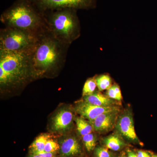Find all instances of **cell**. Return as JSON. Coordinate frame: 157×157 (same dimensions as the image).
<instances>
[{
    "label": "cell",
    "mask_w": 157,
    "mask_h": 157,
    "mask_svg": "<svg viewBox=\"0 0 157 157\" xmlns=\"http://www.w3.org/2000/svg\"><path fill=\"white\" fill-rule=\"evenodd\" d=\"M137 157V155L133 152L132 151H128V157Z\"/></svg>",
    "instance_id": "24"
},
{
    "label": "cell",
    "mask_w": 157,
    "mask_h": 157,
    "mask_svg": "<svg viewBox=\"0 0 157 157\" xmlns=\"http://www.w3.org/2000/svg\"><path fill=\"white\" fill-rule=\"evenodd\" d=\"M118 111H110L98 116L92 123L94 129L99 132H106L111 130L116 122Z\"/></svg>",
    "instance_id": "9"
},
{
    "label": "cell",
    "mask_w": 157,
    "mask_h": 157,
    "mask_svg": "<svg viewBox=\"0 0 157 157\" xmlns=\"http://www.w3.org/2000/svg\"><path fill=\"white\" fill-rule=\"evenodd\" d=\"M35 77L31 54L0 49V84L2 87L23 85Z\"/></svg>",
    "instance_id": "3"
},
{
    "label": "cell",
    "mask_w": 157,
    "mask_h": 157,
    "mask_svg": "<svg viewBox=\"0 0 157 157\" xmlns=\"http://www.w3.org/2000/svg\"><path fill=\"white\" fill-rule=\"evenodd\" d=\"M136 155L137 157H151L148 152L144 151H138Z\"/></svg>",
    "instance_id": "23"
},
{
    "label": "cell",
    "mask_w": 157,
    "mask_h": 157,
    "mask_svg": "<svg viewBox=\"0 0 157 157\" xmlns=\"http://www.w3.org/2000/svg\"><path fill=\"white\" fill-rule=\"evenodd\" d=\"M76 124L77 131L82 136L91 133L94 129L92 125L82 117L76 118Z\"/></svg>",
    "instance_id": "15"
},
{
    "label": "cell",
    "mask_w": 157,
    "mask_h": 157,
    "mask_svg": "<svg viewBox=\"0 0 157 157\" xmlns=\"http://www.w3.org/2000/svg\"><path fill=\"white\" fill-rule=\"evenodd\" d=\"M119 157H126V156L125 155L122 154Z\"/></svg>",
    "instance_id": "26"
},
{
    "label": "cell",
    "mask_w": 157,
    "mask_h": 157,
    "mask_svg": "<svg viewBox=\"0 0 157 157\" xmlns=\"http://www.w3.org/2000/svg\"><path fill=\"white\" fill-rule=\"evenodd\" d=\"M107 97L116 101H120L122 99L120 88L117 84L112 85L107 90Z\"/></svg>",
    "instance_id": "18"
},
{
    "label": "cell",
    "mask_w": 157,
    "mask_h": 157,
    "mask_svg": "<svg viewBox=\"0 0 157 157\" xmlns=\"http://www.w3.org/2000/svg\"><path fill=\"white\" fill-rule=\"evenodd\" d=\"M70 45L56 38L48 29L40 34L31 54L35 77L58 70L65 63Z\"/></svg>",
    "instance_id": "1"
},
{
    "label": "cell",
    "mask_w": 157,
    "mask_h": 157,
    "mask_svg": "<svg viewBox=\"0 0 157 157\" xmlns=\"http://www.w3.org/2000/svg\"><path fill=\"white\" fill-rule=\"evenodd\" d=\"M97 87L100 91L107 90L112 85V80L108 74H102L96 76Z\"/></svg>",
    "instance_id": "16"
},
{
    "label": "cell",
    "mask_w": 157,
    "mask_h": 157,
    "mask_svg": "<svg viewBox=\"0 0 157 157\" xmlns=\"http://www.w3.org/2000/svg\"><path fill=\"white\" fill-rule=\"evenodd\" d=\"M151 157H157V155H153L151 156Z\"/></svg>",
    "instance_id": "27"
},
{
    "label": "cell",
    "mask_w": 157,
    "mask_h": 157,
    "mask_svg": "<svg viewBox=\"0 0 157 157\" xmlns=\"http://www.w3.org/2000/svg\"><path fill=\"white\" fill-rule=\"evenodd\" d=\"M61 151L62 155L65 156H71L80 153L81 148L76 139L70 137L65 139L62 142Z\"/></svg>",
    "instance_id": "12"
},
{
    "label": "cell",
    "mask_w": 157,
    "mask_h": 157,
    "mask_svg": "<svg viewBox=\"0 0 157 157\" xmlns=\"http://www.w3.org/2000/svg\"><path fill=\"white\" fill-rule=\"evenodd\" d=\"M76 110L78 114L81 116L82 117L87 119L90 122L92 123L98 116L102 113L119 110V109L116 106L99 107L88 104L83 101L76 105Z\"/></svg>",
    "instance_id": "8"
},
{
    "label": "cell",
    "mask_w": 157,
    "mask_h": 157,
    "mask_svg": "<svg viewBox=\"0 0 157 157\" xmlns=\"http://www.w3.org/2000/svg\"><path fill=\"white\" fill-rule=\"evenodd\" d=\"M95 153L97 157H111L108 150L104 147H97L96 149Z\"/></svg>",
    "instance_id": "21"
},
{
    "label": "cell",
    "mask_w": 157,
    "mask_h": 157,
    "mask_svg": "<svg viewBox=\"0 0 157 157\" xmlns=\"http://www.w3.org/2000/svg\"><path fill=\"white\" fill-rule=\"evenodd\" d=\"M82 141L84 146L88 151H91L96 146V138L92 133L82 136Z\"/></svg>",
    "instance_id": "19"
},
{
    "label": "cell",
    "mask_w": 157,
    "mask_h": 157,
    "mask_svg": "<svg viewBox=\"0 0 157 157\" xmlns=\"http://www.w3.org/2000/svg\"><path fill=\"white\" fill-rule=\"evenodd\" d=\"M49 139V136L45 135H40L37 137L30 147L33 154L44 151L45 144Z\"/></svg>",
    "instance_id": "14"
},
{
    "label": "cell",
    "mask_w": 157,
    "mask_h": 157,
    "mask_svg": "<svg viewBox=\"0 0 157 157\" xmlns=\"http://www.w3.org/2000/svg\"><path fill=\"white\" fill-rule=\"evenodd\" d=\"M0 21L5 27L40 35L48 29L43 13L29 0H16L3 11Z\"/></svg>",
    "instance_id": "2"
},
{
    "label": "cell",
    "mask_w": 157,
    "mask_h": 157,
    "mask_svg": "<svg viewBox=\"0 0 157 157\" xmlns=\"http://www.w3.org/2000/svg\"><path fill=\"white\" fill-rule=\"evenodd\" d=\"M77 11L65 9L43 13L48 30L61 42L70 45L81 35Z\"/></svg>",
    "instance_id": "4"
},
{
    "label": "cell",
    "mask_w": 157,
    "mask_h": 157,
    "mask_svg": "<svg viewBox=\"0 0 157 157\" xmlns=\"http://www.w3.org/2000/svg\"><path fill=\"white\" fill-rule=\"evenodd\" d=\"M59 145L55 140L49 139L45 144L44 151L48 152L54 153L58 151Z\"/></svg>",
    "instance_id": "20"
},
{
    "label": "cell",
    "mask_w": 157,
    "mask_h": 157,
    "mask_svg": "<svg viewBox=\"0 0 157 157\" xmlns=\"http://www.w3.org/2000/svg\"><path fill=\"white\" fill-rule=\"evenodd\" d=\"M97 87L96 76L89 78L85 82L82 89V95L83 97L92 94Z\"/></svg>",
    "instance_id": "17"
},
{
    "label": "cell",
    "mask_w": 157,
    "mask_h": 157,
    "mask_svg": "<svg viewBox=\"0 0 157 157\" xmlns=\"http://www.w3.org/2000/svg\"><path fill=\"white\" fill-rule=\"evenodd\" d=\"M106 147L114 151L121 149L124 145V143L120 137L116 135H111L104 140Z\"/></svg>",
    "instance_id": "13"
},
{
    "label": "cell",
    "mask_w": 157,
    "mask_h": 157,
    "mask_svg": "<svg viewBox=\"0 0 157 157\" xmlns=\"http://www.w3.org/2000/svg\"><path fill=\"white\" fill-rule=\"evenodd\" d=\"M73 119V114L71 111L62 109L58 113L53 120V129L55 131H62L70 126Z\"/></svg>",
    "instance_id": "10"
},
{
    "label": "cell",
    "mask_w": 157,
    "mask_h": 157,
    "mask_svg": "<svg viewBox=\"0 0 157 157\" xmlns=\"http://www.w3.org/2000/svg\"><path fill=\"white\" fill-rule=\"evenodd\" d=\"M39 35L21 29L5 27L0 30V49L31 54Z\"/></svg>",
    "instance_id": "5"
},
{
    "label": "cell",
    "mask_w": 157,
    "mask_h": 157,
    "mask_svg": "<svg viewBox=\"0 0 157 157\" xmlns=\"http://www.w3.org/2000/svg\"><path fill=\"white\" fill-rule=\"evenodd\" d=\"M31 157H41L40 156L38 155L34 154Z\"/></svg>",
    "instance_id": "25"
},
{
    "label": "cell",
    "mask_w": 157,
    "mask_h": 157,
    "mask_svg": "<svg viewBox=\"0 0 157 157\" xmlns=\"http://www.w3.org/2000/svg\"><path fill=\"white\" fill-rule=\"evenodd\" d=\"M41 12L59 9H72L76 10H90L97 6L98 0H29Z\"/></svg>",
    "instance_id": "6"
},
{
    "label": "cell",
    "mask_w": 157,
    "mask_h": 157,
    "mask_svg": "<svg viewBox=\"0 0 157 157\" xmlns=\"http://www.w3.org/2000/svg\"><path fill=\"white\" fill-rule=\"evenodd\" d=\"M34 154L39 155L41 157H55L53 153L48 152L45 151L36 153Z\"/></svg>",
    "instance_id": "22"
},
{
    "label": "cell",
    "mask_w": 157,
    "mask_h": 157,
    "mask_svg": "<svg viewBox=\"0 0 157 157\" xmlns=\"http://www.w3.org/2000/svg\"><path fill=\"white\" fill-rule=\"evenodd\" d=\"M116 127L118 133L124 138L131 141H138L133 116L129 110L125 111L119 117Z\"/></svg>",
    "instance_id": "7"
},
{
    "label": "cell",
    "mask_w": 157,
    "mask_h": 157,
    "mask_svg": "<svg viewBox=\"0 0 157 157\" xmlns=\"http://www.w3.org/2000/svg\"><path fill=\"white\" fill-rule=\"evenodd\" d=\"M84 98V101L92 105L102 107L115 106V102L113 99L99 92H94Z\"/></svg>",
    "instance_id": "11"
}]
</instances>
